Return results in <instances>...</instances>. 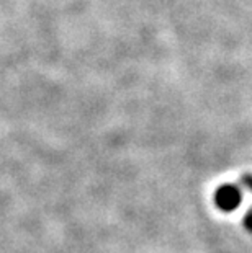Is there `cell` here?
I'll list each match as a JSON object with an SVG mask.
<instances>
[]
</instances>
